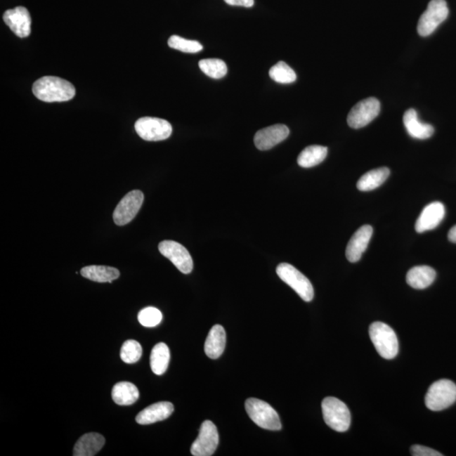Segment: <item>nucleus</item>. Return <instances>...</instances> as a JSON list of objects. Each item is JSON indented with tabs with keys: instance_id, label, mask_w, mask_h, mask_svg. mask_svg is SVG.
Returning <instances> with one entry per match:
<instances>
[{
	"instance_id": "20",
	"label": "nucleus",
	"mask_w": 456,
	"mask_h": 456,
	"mask_svg": "<svg viewBox=\"0 0 456 456\" xmlns=\"http://www.w3.org/2000/svg\"><path fill=\"white\" fill-rule=\"evenodd\" d=\"M227 342V337L223 326L216 325L209 332L206 343H204V353L211 359H217L223 353Z\"/></svg>"
},
{
	"instance_id": "22",
	"label": "nucleus",
	"mask_w": 456,
	"mask_h": 456,
	"mask_svg": "<svg viewBox=\"0 0 456 456\" xmlns=\"http://www.w3.org/2000/svg\"><path fill=\"white\" fill-rule=\"evenodd\" d=\"M81 274L83 278L96 282H110L119 278L118 269L110 266H90L82 268Z\"/></svg>"
},
{
	"instance_id": "27",
	"label": "nucleus",
	"mask_w": 456,
	"mask_h": 456,
	"mask_svg": "<svg viewBox=\"0 0 456 456\" xmlns=\"http://www.w3.org/2000/svg\"><path fill=\"white\" fill-rule=\"evenodd\" d=\"M200 69L207 77L213 79H221L228 73V67L226 63L219 58H207L199 62Z\"/></svg>"
},
{
	"instance_id": "30",
	"label": "nucleus",
	"mask_w": 456,
	"mask_h": 456,
	"mask_svg": "<svg viewBox=\"0 0 456 456\" xmlns=\"http://www.w3.org/2000/svg\"><path fill=\"white\" fill-rule=\"evenodd\" d=\"M170 48L183 53H195L202 51L203 46L197 41L187 40L179 36H171L169 40Z\"/></svg>"
},
{
	"instance_id": "33",
	"label": "nucleus",
	"mask_w": 456,
	"mask_h": 456,
	"mask_svg": "<svg viewBox=\"0 0 456 456\" xmlns=\"http://www.w3.org/2000/svg\"><path fill=\"white\" fill-rule=\"evenodd\" d=\"M229 6L250 8L254 6V0H224Z\"/></svg>"
},
{
	"instance_id": "32",
	"label": "nucleus",
	"mask_w": 456,
	"mask_h": 456,
	"mask_svg": "<svg viewBox=\"0 0 456 456\" xmlns=\"http://www.w3.org/2000/svg\"><path fill=\"white\" fill-rule=\"evenodd\" d=\"M411 454L413 456H442L438 451L431 448L422 445H413L411 448Z\"/></svg>"
},
{
	"instance_id": "2",
	"label": "nucleus",
	"mask_w": 456,
	"mask_h": 456,
	"mask_svg": "<svg viewBox=\"0 0 456 456\" xmlns=\"http://www.w3.org/2000/svg\"><path fill=\"white\" fill-rule=\"evenodd\" d=\"M370 336L376 350L382 358L393 359L398 354V338L391 326L382 322H374L370 325Z\"/></svg>"
},
{
	"instance_id": "26",
	"label": "nucleus",
	"mask_w": 456,
	"mask_h": 456,
	"mask_svg": "<svg viewBox=\"0 0 456 456\" xmlns=\"http://www.w3.org/2000/svg\"><path fill=\"white\" fill-rule=\"evenodd\" d=\"M328 149L322 145H309L299 154L298 163L304 169L320 164L327 157Z\"/></svg>"
},
{
	"instance_id": "14",
	"label": "nucleus",
	"mask_w": 456,
	"mask_h": 456,
	"mask_svg": "<svg viewBox=\"0 0 456 456\" xmlns=\"http://www.w3.org/2000/svg\"><path fill=\"white\" fill-rule=\"evenodd\" d=\"M289 129L284 124L271 125L261 129L254 136V145L259 150H267L285 141L289 136Z\"/></svg>"
},
{
	"instance_id": "5",
	"label": "nucleus",
	"mask_w": 456,
	"mask_h": 456,
	"mask_svg": "<svg viewBox=\"0 0 456 456\" xmlns=\"http://www.w3.org/2000/svg\"><path fill=\"white\" fill-rule=\"evenodd\" d=\"M322 412L325 424L337 432L344 433L351 425V412L348 408L336 397H326L322 401Z\"/></svg>"
},
{
	"instance_id": "25",
	"label": "nucleus",
	"mask_w": 456,
	"mask_h": 456,
	"mask_svg": "<svg viewBox=\"0 0 456 456\" xmlns=\"http://www.w3.org/2000/svg\"><path fill=\"white\" fill-rule=\"evenodd\" d=\"M170 361V351L165 343H158L150 353V369L157 375L165 373Z\"/></svg>"
},
{
	"instance_id": "1",
	"label": "nucleus",
	"mask_w": 456,
	"mask_h": 456,
	"mask_svg": "<svg viewBox=\"0 0 456 456\" xmlns=\"http://www.w3.org/2000/svg\"><path fill=\"white\" fill-rule=\"evenodd\" d=\"M32 93L45 103L70 101L75 96V88L65 79L56 77H44L33 84Z\"/></svg>"
},
{
	"instance_id": "23",
	"label": "nucleus",
	"mask_w": 456,
	"mask_h": 456,
	"mask_svg": "<svg viewBox=\"0 0 456 456\" xmlns=\"http://www.w3.org/2000/svg\"><path fill=\"white\" fill-rule=\"evenodd\" d=\"M391 174L388 167L371 170L363 174L358 181L357 187L360 191H371L382 186Z\"/></svg>"
},
{
	"instance_id": "17",
	"label": "nucleus",
	"mask_w": 456,
	"mask_h": 456,
	"mask_svg": "<svg viewBox=\"0 0 456 456\" xmlns=\"http://www.w3.org/2000/svg\"><path fill=\"white\" fill-rule=\"evenodd\" d=\"M174 411V405L167 401L149 405L138 414L136 422L141 425H149L169 418Z\"/></svg>"
},
{
	"instance_id": "29",
	"label": "nucleus",
	"mask_w": 456,
	"mask_h": 456,
	"mask_svg": "<svg viewBox=\"0 0 456 456\" xmlns=\"http://www.w3.org/2000/svg\"><path fill=\"white\" fill-rule=\"evenodd\" d=\"M142 356V347L139 342L135 340L125 341L121 347L120 358L125 363H136Z\"/></svg>"
},
{
	"instance_id": "9",
	"label": "nucleus",
	"mask_w": 456,
	"mask_h": 456,
	"mask_svg": "<svg viewBox=\"0 0 456 456\" xmlns=\"http://www.w3.org/2000/svg\"><path fill=\"white\" fill-rule=\"evenodd\" d=\"M380 103L377 98L362 100L351 108L347 124L353 129H361L370 124L379 115Z\"/></svg>"
},
{
	"instance_id": "24",
	"label": "nucleus",
	"mask_w": 456,
	"mask_h": 456,
	"mask_svg": "<svg viewBox=\"0 0 456 456\" xmlns=\"http://www.w3.org/2000/svg\"><path fill=\"white\" fill-rule=\"evenodd\" d=\"M140 392L135 384L129 382L116 384L112 390V398L119 405H129L139 399Z\"/></svg>"
},
{
	"instance_id": "3",
	"label": "nucleus",
	"mask_w": 456,
	"mask_h": 456,
	"mask_svg": "<svg viewBox=\"0 0 456 456\" xmlns=\"http://www.w3.org/2000/svg\"><path fill=\"white\" fill-rule=\"evenodd\" d=\"M456 401V384L449 379H441L431 384L425 396V404L431 411H443Z\"/></svg>"
},
{
	"instance_id": "21",
	"label": "nucleus",
	"mask_w": 456,
	"mask_h": 456,
	"mask_svg": "<svg viewBox=\"0 0 456 456\" xmlns=\"http://www.w3.org/2000/svg\"><path fill=\"white\" fill-rule=\"evenodd\" d=\"M435 278L436 272L432 267L419 266L412 268L408 272L407 282L410 287L422 290L432 285Z\"/></svg>"
},
{
	"instance_id": "15",
	"label": "nucleus",
	"mask_w": 456,
	"mask_h": 456,
	"mask_svg": "<svg viewBox=\"0 0 456 456\" xmlns=\"http://www.w3.org/2000/svg\"><path fill=\"white\" fill-rule=\"evenodd\" d=\"M372 235L373 228L370 225L363 226L353 234L346 249V256L350 262L356 263L360 261L369 246Z\"/></svg>"
},
{
	"instance_id": "18",
	"label": "nucleus",
	"mask_w": 456,
	"mask_h": 456,
	"mask_svg": "<svg viewBox=\"0 0 456 456\" xmlns=\"http://www.w3.org/2000/svg\"><path fill=\"white\" fill-rule=\"evenodd\" d=\"M403 123L408 133L414 139L426 140L434 135V129L432 125L421 122L417 111L413 108L405 112Z\"/></svg>"
},
{
	"instance_id": "7",
	"label": "nucleus",
	"mask_w": 456,
	"mask_h": 456,
	"mask_svg": "<svg viewBox=\"0 0 456 456\" xmlns=\"http://www.w3.org/2000/svg\"><path fill=\"white\" fill-rule=\"evenodd\" d=\"M449 15L445 0H431L417 24V32L421 37H428L441 26Z\"/></svg>"
},
{
	"instance_id": "6",
	"label": "nucleus",
	"mask_w": 456,
	"mask_h": 456,
	"mask_svg": "<svg viewBox=\"0 0 456 456\" xmlns=\"http://www.w3.org/2000/svg\"><path fill=\"white\" fill-rule=\"evenodd\" d=\"M278 277L291 287L305 302H311L315 295L313 287L309 280L294 266L282 263L277 268Z\"/></svg>"
},
{
	"instance_id": "12",
	"label": "nucleus",
	"mask_w": 456,
	"mask_h": 456,
	"mask_svg": "<svg viewBox=\"0 0 456 456\" xmlns=\"http://www.w3.org/2000/svg\"><path fill=\"white\" fill-rule=\"evenodd\" d=\"M144 202V195L141 190L129 192L121 200L114 212V221L118 226L126 225L135 219Z\"/></svg>"
},
{
	"instance_id": "11",
	"label": "nucleus",
	"mask_w": 456,
	"mask_h": 456,
	"mask_svg": "<svg viewBox=\"0 0 456 456\" xmlns=\"http://www.w3.org/2000/svg\"><path fill=\"white\" fill-rule=\"evenodd\" d=\"M219 445V434L211 421H204L200 426L199 436L191 446L194 456H211L215 453Z\"/></svg>"
},
{
	"instance_id": "10",
	"label": "nucleus",
	"mask_w": 456,
	"mask_h": 456,
	"mask_svg": "<svg viewBox=\"0 0 456 456\" xmlns=\"http://www.w3.org/2000/svg\"><path fill=\"white\" fill-rule=\"evenodd\" d=\"M159 251L163 256L177 267L183 274H190L193 270L194 263L189 251L179 242L165 240L159 244Z\"/></svg>"
},
{
	"instance_id": "13",
	"label": "nucleus",
	"mask_w": 456,
	"mask_h": 456,
	"mask_svg": "<svg viewBox=\"0 0 456 456\" xmlns=\"http://www.w3.org/2000/svg\"><path fill=\"white\" fill-rule=\"evenodd\" d=\"M3 19L11 30L20 39L31 34L32 18L27 8L18 6L8 10L4 14Z\"/></svg>"
},
{
	"instance_id": "4",
	"label": "nucleus",
	"mask_w": 456,
	"mask_h": 456,
	"mask_svg": "<svg viewBox=\"0 0 456 456\" xmlns=\"http://www.w3.org/2000/svg\"><path fill=\"white\" fill-rule=\"evenodd\" d=\"M245 409L251 420L261 428L271 431L282 429L281 420L278 412L266 401L249 398L246 400Z\"/></svg>"
},
{
	"instance_id": "8",
	"label": "nucleus",
	"mask_w": 456,
	"mask_h": 456,
	"mask_svg": "<svg viewBox=\"0 0 456 456\" xmlns=\"http://www.w3.org/2000/svg\"><path fill=\"white\" fill-rule=\"evenodd\" d=\"M136 131L142 139L148 141H160L169 139L173 127L165 119L144 117L136 121Z\"/></svg>"
},
{
	"instance_id": "34",
	"label": "nucleus",
	"mask_w": 456,
	"mask_h": 456,
	"mask_svg": "<svg viewBox=\"0 0 456 456\" xmlns=\"http://www.w3.org/2000/svg\"><path fill=\"white\" fill-rule=\"evenodd\" d=\"M448 238H449L450 242L456 244V225L450 230L449 234H448Z\"/></svg>"
},
{
	"instance_id": "31",
	"label": "nucleus",
	"mask_w": 456,
	"mask_h": 456,
	"mask_svg": "<svg viewBox=\"0 0 456 456\" xmlns=\"http://www.w3.org/2000/svg\"><path fill=\"white\" fill-rule=\"evenodd\" d=\"M162 320L161 311L154 307L143 308L138 315V320L145 327H155L161 323Z\"/></svg>"
},
{
	"instance_id": "19",
	"label": "nucleus",
	"mask_w": 456,
	"mask_h": 456,
	"mask_svg": "<svg viewBox=\"0 0 456 456\" xmlns=\"http://www.w3.org/2000/svg\"><path fill=\"white\" fill-rule=\"evenodd\" d=\"M105 445V438L102 434L89 433L78 439L74 447V456H93L98 453Z\"/></svg>"
},
{
	"instance_id": "16",
	"label": "nucleus",
	"mask_w": 456,
	"mask_h": 456,
	"mask_svg": "<svg viewBox=\"0 0 456 456\" xmlns=\"http://www.w3.org/2000/svg\"><path fill=\"white\" fill-rule=\"evenodd\" d=\"M445 216L443 204L435 202L428 204L422 210L415 225L416 231L422 233L436 228Z\"/></svg>"
},
{
	"instance_id": "28",
	"label": "nucleus",
	"mask_w": 456,
	"mask_h": 456,
	"mask_svg": "<svg viewBox=\"0 0 456 456\" xmlns=\"http://www.w3.org/2000/svg\"><path fill=\"white\" fill-rule=\"evenodd\" d=\"M269 74L273 81L280 84H291L297 79L295 71L283 61H280L272 67Z\"/></svg>"
}]
</instances>
